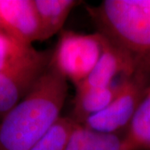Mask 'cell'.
Returning a JSON list of instances; mask_svg holds the SVG:
<instances>
[{"label":"cell","mask_w":150,"mask_h":150,"mask_svg":"<svg viewBox=\"0 0 150 150\" xmlns=\"http://www.w3.org/2000/svg\"><path fill=\"white\" fill-rule=\"evenodd\" d=\"M68 80L49 64L27 95L0 121V150H29L61 116Z\"/></svg>","instance_id":"6da1fadb"},{"label":"cell","mask_w":150,"mask_h":150,"mask_svg":"<svg viewBox=\"0 0 150 150\" xmlns=\"http://www.w3.org/2000/svg\"><path fill=\"white\" fill-rule=\"evenodd\" d=\"M87 10L98 32L132 57L136 73L150 76V1L104 0Z\"/></svg>","instance_id":"7a4b0ae2"},{"label":"cell","mask_w":150,"mask_h":150,"mask_svg":"<svg viewBox=\"0 0 150 150\" xmlns=\"http://www.w3.org/2000/svg\"><path fill=\"white\" fill-rule=\"evenodd\" d=\"M103 41L99 32L83 34L62 30L52 50L50 64L77 87L95 67L102 54Z\"/></svg>","instance_id":"3957f363"},{"label":"cell","mask_w":150,"mask_h":150,"mask_svg":"<svg viewBox=\"0 0 150 150\" xmlns=\"http://www.w3.org/2000/svg\"><path fill=\"white\" fill-rule=\"evenodd\" d=\"M149 82V75L135 73L108 107L79 125L101 134L124 135Z\"/></svg>","instance_id":"277c9868"},{"label":"cell","mask_w":150,"mask_h":150,"mask_svg":"<svg viewBox=\"0 0 150 150\" xmlns=\"http://www.w3.org/2000/svg\"><path fill=\"white\" fill-rule=\"evenodd\" d=\"M52 50L34 49L25 59L0 71V121L30 91L48 69Z\"/></svg>","instance_id":"5b68a950"},{"label":"cell","mask_w":150,"mask_h":150,"mask_svg":"<svg viewBox=\"0 0 150 150\" xmlns=\"http://www.w3.org/2000/svg\"><path fill=\"white\" fill-rule=\"evenodd\" d=\"M103 37L100 58L88 78L75 87L76 90L119 85L135 74L137 69L132 57L104 35Z\"/></svg>","instance_id":"8992f818"},{"label":"cell","mask_w":150,"mask_h":150,"mask_svg":"<svg viewBox=\"0 0 150 150\" xmlns=\"http://www.w3.org/2000/svg\"><path fill=\"white\" fill-rule=\"evenodd\" d=\"M0 31L32 47L42 41V28L33 0H0Z\"/></svg>","instance_id":"52a82bcc"},{"label":"cell","mask_w":150,"mask_h":150,"mask_svg":"<svg viewBox=\"0 0 150 150\" xmlns=\"http://www.w3.org/2000/svg\"><path fill=\"white\" fill-rule=\"evenodd\" d=\"M123 83L106 88L76 90L70 118L77 124H81L91 116L103 111L116 98Z\"/></svg>","instance_id":"ba28073f"},{"label":"cell","mask_w":150,"mask_h":150,"mask_svg":"<svg viewBox=\"0 0 150 150\" xmlns=\"http://www.w3.org/2000/svg\"><path fill=\"white\" fill-rule=\"evenodd\" d=\"M42 28V41L61 32L70 12L81 1L78 0H33Z\"/></svg>","instance_id":"9c48e42d"},{"label":"cell","mask_w":150,"mask_h":150,"mask_svg":"<svg viewBox=\"0 0 150 150\" xmlns=\"http://www.w3.org/2000/svg\"><path fill=\"white\" fill-rule=\"evenodd\" d=\"M65 150H133L124 135L106 134L77 125Z\"/></svg>","instance_id":"30bf717a"},{"label":"cell","mask_w":150,"mask_h":150,"mask_svg":"<svg viewBox=\"0 0 150 150\" xmlns=\"http://www.w3.org/2000/svg\"><path fill=\"white\" fill-rule=\"evenodd\" d=\"M124 137L133 150H150V82Z\"/></svg>","instance_id":"8fae6325"},{"label":"cell","mask_w":150,"mask_h":150,"mask_svg":"<svg viewBox=\"0 0 150 150\" xmlns=\"http://www.w3.org/2000/svg\"><path fill=\"white\" fill-rule=\"evenodd\" d=\"M77 125L70 117H60L29 150H65Z\"/></svg>","instance_id":"7c38bea8"},{"label":"cell","mask_w":150,"mask_h":150,"mask_svg":"<svg viewBox=\"0 0 150 150\" xmlns=\"http://www.w3.org/2000/svg\"><path fill=\"white\" fill-rule=\"evenodd\" d=\"M35 48L24 46L0 31V71L15 65L32 54Z\"/></svg>","instance_id":"4fadbf2b"}]
</instances>
